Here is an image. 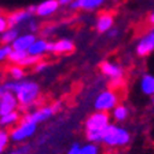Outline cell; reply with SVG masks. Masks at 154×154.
<instances>
[{
    "mask_svg": "<svg viewBox=\"0 0 154 154\" xmlns=\"http://www.w3.org/2000/svg\"><path fill=\"white\" fill-rule=\"evenodd\" d=\"M4 91H10V92L15 94L17 99L19 102V110L23 112H30L32 107L37 105L42 96V88L36 81L32 80H22V81H15V80H7L2 84Z\"/></svg>",
    "mask_w": 154,
    "mask_h": 154,
    "instance_id": "1",
    "label": "cell"
},
{
    "mask_svg": "<svg viewBox=\"0 0 154 154\" xmlns=\"http://www.w3.org/2000/svg\"><path fill=\"white\" fill-rule=\"evenodd\" d=\"M110 121H112L110 113L96 112V110L94 113H91L84 121V131H85L87 142L100 143L105 129L112 124Z\"/></svg>",
    "mask_w": 154,
    "mask_h": 154,
    "instance_id": "2",
    "label": "cell"
},
{
    "mask_svg": "<svg viewBox=\"0 0 154 154\" xmlns=\"http://www.w3.org/2000/svg\"><path fill=\"white\" fill-rule=\"evenodd\" d=\"M131 143V132L127 128H124L120 124H110L103 132L102 144L105 149L109 150H117V149L125 147Z\"/></svg>",
    "mask_w": 154,
    "mask_h": 154,
    "instance_id": "3",
    "label": "cell"
},
{
    "mask_svg": "<svg viewBox=\"0 0 154 154\" xmlns=\"http://www.w3.org/2000/svg\"><path fill=\"white\" fill-rule=\"evenodd\" d=\"M37 124L32 121L22 119L14 128L10 129V136H11V142L14 144H21V143H28V140L33 138L37 132Z\"/></svg>",
    "mask_w": 154,
    "mask_h": 154,
    "instance_id": "4",
    "label": "cell"
},
{
    "mask_svg": "<svg viewBox=\"0 0 154 154\" xmlns=\"http://www.w3.org/2000/svg\"><path fill=\"white\" fill-rule=\"evenodd\" d=\"M120 105V95L117 90L114 88H107L98 94V96L94 100V109L96 112L112 113L114 107Z\"/></svg>",
    "mask_w": 154,
    "mask_h": 154,
    "instance_id": "5",
    "label": "cell"
},
{
    "mask_svg": "<svg viewBox=\"0 0 154 154\" xmlns=\"http://www.w3.org/2000/svg\"><path fill=\"white\" fill-rule=\"evenodd\" d=\"M99 70L106 79L110 80L112 88L117 90L122 84V80H124V67H122L119 62L103 61L102 63L99 65Z\"/></svg>",
    "mask_w": 154,
    "mask_h": 154,
    "instance_id": "6",
    "label": "cell"
},
{
    "mask_svg": "<svg viewBox=\"0 0 154 154\" xmlns=\"http://www.w3.org/2000/svg\"><path fill=\"white\" fill-rule=\"evenodd\" d=\"M54 116H55V112L52 109V106L47 105V106H38V107L30 110V112H26L22 116V119L28 120V121H32L38 125V124H43V122L48 121Z\"/></svg>",
    "mask_w": 154,
    "mask_h": 154,
    "instance_id": "7",
    "label": "cell"
},
{
    "mask_svg": "<svg viewBox=\"0 0 154 154\" xmlns=\"http://www.w3.org/2000/svg\"><path fill=\"white\" fill-rule=\"evenodd\" d=\"M19 107L21 106H19V102L17 99L15 94L10 92V91H4L2 100H0V116L17 112V110H19Z\"/></svg>",
    "mask_w": 154,
    "mask_h": 154,
    "instance_id": "8",
    "label": "cell"
},
{
    "mask_svg": "<svg viewBox=\"0 0 154 154\" xmlns=\"http://www.w3.org/2000/svg\"><path fill=\"white\" fill-rule=\"evenodd\" d=\"M135 51H136L138 57H142V58L147 57V55H150L154 51V33L151 30L147 35L142 36L138 40V44H136Z\"/></svg>",
    "mask_w": 154,
    "mask_h": 154,
    "instance_id": "9",
    "label": "cell"
},
{
    "mask_svg": "<svg viewBox=\"0 0 154 154\" xmlns=\"http://www.w3.org/2000/svg\"><path fill=\"white\" fill-rule=\"evenodd\" d=\"M32 15L33 14L28 10H18V11H13L11 14L7 15L8 19V26L10 28H17V26L22 25L25 22L32 21Z\"/></svg>",
    "mask_w": 154,
    "mask_h": 154,
    "instance_id": "10",
    "label": "cell"
},
{
    "mask_svg": "<svg viewBox=\"0 0 154 154\" xmlns=\"http://www.w3.org/2000/svg\"><path fill=\"white\" fill-rule=\"evenodd\" d=\"M74 51V43L70 38H59L57 42H50V52L52 54H70Z\"/></svg>",
    "mask_w": 154,
    "mask_h": 154,
    "instance_id": "11",
    "label": "cell"
},
{
    "mask_svg": "<svg viewBox=\"0 0 154 154\" xmlns=\"http://www.w3.org/2000/svg\"><path fill=\"white\" fill-rule=\"evenodd\" d=\"M36 36L33 33H25V35H19L18 38L11 44L13 50H17V51H25L28 52V50L32 47V44L36 42Z\"/></svg>",
    "mask_w": 154,
    "mask_h": 154,
    "instance_id": "12",
    "label": "cell"
},
{
    "mask_svg": "<svg viewBox=\"0 0 154 154\" xmlns=\"http://www.w3.org/2000/svg\"><path fill=\"white\" fill-rule=\"evenodd\" d=\"M59 2L58 0H45L43 3H40L36 8V14L38 17H51L52 14H55L59 8Z\"/></svg>",
    "mask_w": 154,
    "mask_h": 154,
    "instance_id": "13",
    "label": "cell"
},
{
    "mask_svg": "<svg viewBox=\"0 0 154 154\" xmlns=\"http://www.w3.org/2000/svg\"><path fill=\"white\" fill-rule=\"evenodd\" d=\"M106 0H74L70 4L73 10H84V11H94L102 7Z\"/></svg>",
    "mask_w": 154,
    "mask_h": 154,
    "instance_id": "14",
    "label": "cell"
},
{
    "mask_svg": "<svg viewBox=\"0 0 154 154\" xmlns=\"http://www.w3.org/2000/svg\"><path fill=\"white\" fill-rule=\"evenodd\" d=\"M21 120H22V116H21L19 110L13 112V113H8V114L0 116V128L8 129L10 131V129L14 128Z\"/></svg>",
    "mask_w": 154,
    "mask_h": 154,
    "instance_id": "15",
    "label": "cell"
},
{
    "mask_svg": "<svg viewBox=\"0 0 154 154\" xmlns=\"http://www.w3.org/2000/svg\"><path fill=\"white\" fill-rule=\"evenodd\" d=\"M113 25H114L113 15L109 13H103L96 18L95 28L99 33H106V32H109L110 29H113Z\"/></svg>",
    "mask_w": 154,
    "mask_h": 154,
    "instance_id": "16",
    "label": "cell"
},
{
    "mask_svg": "<svg viewBox=\"0 0 154 154\" xmlns=\"http://www.w3.org/2000/svg\"><path fill=\"white\" fill-rule=\"evenodd\" d=\"M47 52H50V42H47L45 38H36V42L32 44V47L28 50L29 55L42 57V58Z\"/></svg>",
    "mask_w": 154,
    "mask_h": 154,
    "instance_id": "17",
    "label": "cell"
},
{
    "mask_svg": "<svg viewBox=\"0 0 154 154\" xmlns=\"http://www.w3.org/2000/svg\"><path fill=\"white\" fill-rule=\"evenodd\" d=\"M139 88L142 94L146 96H154V76L153 74H143L139 81Z\"/></svg>",
    "mask_w": 154,
    "mask_h": 154,
    "instance_id": "18",
    "label": "cell"
},
{
    "mask_svg": "<svg viewBox=\"0 0 154 154\" xmlns=\"http://www.w3.org/2000/svg\"><path fill=\"white\" fill-rule=\"evenodd\" d=\"M110 116H112L113 121H116V124H121V122H124V121L128 120L129 107L128 106H125V105H122V103H120L117 107H114V110L110 113Z\"/></svg>",
    "mask_w": 154,
    "mask_h": 154,
    "instance_id": "19",
    "label": "cell"
},
{
    "mask_svg": "<svg viewBox=\"0 0 154 154\" xmlns=\"http://www.w3.org/2000/svg\"><path fill=\"white\" fill-rule=\"evenodd\" d=\"M19 36V30L17 28H10L7 29L4 33L0 35V42L3 43V45H11Z\"/></svg>",
    "mask_w": 154,
    "mask_h": 154,
    "instance_id": "20",
    "label": "cell"
},
{
    "mask_svg": "<svg viewBox=\"0 0 154 154\" xmlns=\"http://www.w3.org/2000/svg\"><path fill=\"white\" fill-rule=\"evenodd\" d=\"M8 76L11 80H15V81L25 80V76H26L25 67L19 66V65H13V66L8 69Z\"/></svg>",
    "mask_w": 154,
    "mask_h": 154,
    "instance_id": "21",
    "label": "cell"
},
{
    "mask_svg": "<svg viewBox=\"0 0 154 154\" xmlns=\"http://www.w3.org/2000/svg\"><path fill=\"white\" fill-rule=\"evenodd\" d=\"M81 154H103V149L100 143H87L81 144Z\"/></svg>",
    "mask_w": 154,
    "mask_h": 154,
    "instance_id": "22",
    "label": "cell"
},
{
    "mask_svg": "<svg viewBox=\"0 0 154 154\" xmlns=\"http://www.w3.org/2000/svg\"><path fill=\"white\" fill-rule=\"evenodd\" d=\"M10 142H11L10 131L8 129L0 128V154L7 153V149H8V146H10Z\"/></svg>",
    "mask_w": 154,
    "mask_h": 154,
    "instance_id": "23",
    "label": "cell"
},
{
    "mask_svg": "<svg viewBox=\"0 0 154 154\" xmlns=\"http://www.w3.org/2000/svg\"><path fill=\"white\" fill-rule=\"evenodd\" d=\"M33 146L30 143H21V144H15L10 153L11 154H32Z\"/></svg>",
    "mask_w": 154,
    "mask_h": 154,
    "instance_id": "24",
    "label": "cell"
},
{
    "mask_svg": "<svg viewBox=\"0 0 154 154\" xmlns=\"http://www.w3.org/2000/svg\"><path fill=\"white\" fill-rule=\"evenodd\" d=\"M26 57H28V52L13 50V52H11V54H10V57H8V61L11 62L13 65H21V63H22V61L25 59Z\"/></svg>",
    "mask_w": 154,
    "mask_h": 154,
    "instance_id": "25",
    "label": "cell"
},
{
    "mask_svg": "<svg viewBox=\"0 0 154 154\" xmlns=\"http://www.w3.org/2000/svg\"><path fill=\"white\" fill-rule=\"evenodd\" d=\"M40 61H43L42 57H33V55H29V54H28V57L23 59L22 63L19 65V66H23V67H30V66H33V67H35Z\"/></svg>",
    "mask_w": 154,
    "mask_h": 154,
    "instance_id": "26",
    "label": "cell"
},
{
    "mask_svg": "<svg viewBox=\"0 0 154 154\" xmlns=\"http://www.w3.org/2000/svg\"><path fill=\"white\" fill-rule=\"evenodd\" d=\"M13 52V47L11 45H0V63L8 59L10 54Z\"/></svg>",
    "mask_w": 154,
    "mask_h": 154,
    "instance_id": "27",
    "label": "cell"
},
{
    "mask_svg": "<svg viewBox=\"0 0 154 154\" xmlns=\"http://www.w3.org/2000/svg\"><path fill=\"white\" fill-rule=\"evenodd\" d=\"M66 154H81V143L80 142H73L67 147Z\"/></svg>",
    "mask_w": 154,
    "mask_h": 154,
    "instance_id": "28",
    "label": "cell"
},
{
    "mask_svg": "<svg viewBox=\"0 0 154 154\" xmlns=\"http://www.w3.org/2000/svg\"><path fill=\"white\" fill-rule=\"evenodd\" d=\"M7 29H10V26H8V19H7L6 15L0 14V35L6 32Z\"/></svg>",
    "mask_w": 154,
    "mask_h": 154,
    "instance_id": "29",
    "label": "cell"
},
{
    "mask_svg": "<svg viewBox=\"0 0 154 154\" xmlns=\"http://www.w3.org/2000/svg\"><path fill=\"white\" fill-rule=\"evenodd\" d=\"M47 66H48V63L47 62H44V61H40L37 65H36L35 67H33V70L36 72V73H43V72L47 69Z\"/></svg>",
    "mask_w": 154,
    "mask_h": 154,
    "instance_id": "30",
    "label": "cell"
},
{
    "mask_svg": "<svg viewBox=\"0 0 154 154\" xmlns=\"http://www.w3.org/2000/svg\"><path fill=\"white\" fill-rule=\"evenodd\" d=\"M51 106H52V109H54L55 114H57V113H59L62 110V107H63V103H62L61 100H57V102H54Z\"/></svg>",
    "mask_w": 154,
    "mask_h": 154,
    "instance_id": "31",
    "label": "cell"
},
{
    "mask_svg": "<svg viewBox=\"0 0 154 154\" xmlns=\"http://www.w3.org/2000/svg\"><path fill=\"white\" fill-rule=\"evenodd\" d=\"M29 30H30V32L33 33V35H35L36 32H37L38 30V25H37V22H36V21H29Z\"/></svg>",
    "mask_w": 154,
    "mask_h": 154,
    "instance_id": "32",
    "label": "cell"
},
{
    "mask_svg": "<svg viewBox=\"0 0 154 154\" xmlns=\"http://www.w3.org/2000/svg\"><path fill=\"white\" fill-rule=\"evenodd\" d=\"M54 26H47V28H44L43 29V35H45V36H48V35H51V32L54 30Z\"/></svg>",
    "mask_w": 154,
    "mask_h": 154,
    "instance_id": "33",
    "label": "cell"
},
{
    "mask_svg": "<svg viewBox=\"0 0 154 154\" xmlns=\"http://www.w3.org/2000/svg\"><path fill=\"white\" fill-rule=\"evenodd\" d=\"M58 2H59V4H61V6H67V4L70 6L74 0H58Z\"/></svg>",
    "mask_w": 154,
    "mask_h": 154,
    "instance_id": "34",
    "label": "cell"
},
{
    "mask_svg": "<svg viewBox=\"0 0 154 154\" xmlns=\"http://www.w3.org/2000/svg\"><path fill=\"white\" fill-rule=\"evenodd\" d=\"M117 33H119V30L113 28V29H110V30H109V33H107V35H109L110 37H116V36H117Z\"/></svg>",
    "mask_w": 154,
    "mask_h": 154,
    "instance_id": "35",
    "label": "cell"
},
{
    "mask_svg": "<svg viewBox=\"0 0 154 154\" xmlns=\"http://www.w3.org/2000/svg\"><path fill=\"white\" fill-rule=\"evenodd\" d=\"M149 22H150L151 25L154 26V10H153V11H151V14H150V15H149Z\"/></svg>",
    "mask_w": 154,
    "mask_h": 154,
    "instance_id": "36",
    "label": "cell"
},
{
    "mask_svg": "<svg viewBox=\"0 0 154 154\" xmlns=\"http://www.w3.org/2000/svg\"><path fill=\"white\" fill-rule=\"evenodd\" d=\"M3 94H4V88L0 85V100H2V96H3Z\"/></svg>",
    "mask_w": 154,
    "mask_h": 154,
    "instance_id": "37",
    "label": "cell"
},
{
    "mask_svg": "<svg viewBox=\"0 0 154 154\" xmlns=\"http://www.w3.org/2000/svg\"><path fill=\"white\" fill-rule=\"evenodd\" d=\"M151 32H153V33H154V26H153V28H151Z\"/></svg>",
    "mask_w": 154,
    "mask_h": 154,
    "instance_id": "38",
    "label": "cell"
},
{
    "mask_svg": "<svg viewBox=\"0 0 154 154\" xmlns=\"http://www.w3.org/2000/svg\"><path fill=\"white\" fill-rule=\"evenodd\" d=\"M4 154H11V153H10V151H7V153H4Z\"/></svg>",
    "mask_w": 154,
    "mask_h": 154,
    "instance_id": "39",
    "label": "cell"
},
{
    "mask_svg": "<svg viewBox=\"0 0 154 154\" xmlns=\"http://www.w3.org/2000/svg\"><path fill=\"white\" fill-rule=\"evenodd\" d=\"M153 102H154V96H153Z\"/></svg>",
    "mask_w": 154,
    "mask_h": 154,
    "instance_id": "40",
    "label": "cell"
}]
</instances>
